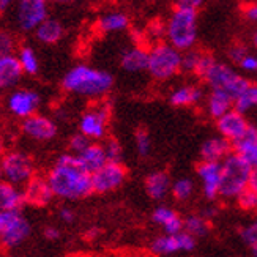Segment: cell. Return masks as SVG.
Instances as JSON below:
<instances>
[{
	"mask_svg": "<svg viewBox=\"0 0 257 257\" xmlns=\"http://www.w3.org/2000/svg\"><path fill=\"white\" fill-rule=\"evenodd\" d=\"M238 66L246 73H257V55L248 52L244 55V59L238 63Z\"/></svg>",
	"mask_w": 257,
	"mask_h": 257,
	"instance_id": "obj_41",
	"label": "cell"
},
{
	"mask_svg": "<svg viewBox=\"0 0 257 257\" xmlns=\"http://www.w3.org/2000/svg\"><path fill=\"white\" fill-rule=\"evenodd\" d=\"M202 79L207 82L211 90H222L229 93L233 99L249 85V81L244 76H241L235 68L218 60L210 65V68L205 71Z\"/></svg>",
	"mask_w": 257,
	"mask_h": 257,
	"instance_id": "obj_6",
	"label": "cell"
},
{
	"mask_svg": "<svg viewBox=\"0 0 257 257\" xmlns=\"http://www.w3.org/2000/svg\"><path fill=\"white\" fill-rule=\"evenodd\" d=\"M16 49V40L8 30H0V55L13 54Z\"/></svg>",
	"mask_w": 257,
	"mask_h": 257,
	"instance_id": "obj_37",
	"label": "cell"
},
{
	"mask_svg": "<svg viewBox=\"0 0 257 257\" xmlns=\"http://www.w3.org/2000/svg\"><path fill=\"white\" fill-rule=\"evenodd\" d=\"M222 166L219 161H204L197 167V177L202 185V191L208 200L219 197Z\"/></svg>",
	"mask_w": 257,
	"mask_h": 257,
	"instance_id": "obj_15",
	"label": "cell"
},
{
	"mask_svg": "<svg viewBox=\"0 0 257 257\" xmlns=\"http://www.w3.org/2000/svg\"><path fill=\"white\" fill-rule=\"evenodd\" d=\"M92 139L90 138H87L85 134H82L81 131L74 134V136L70 139V152L77 155V153H81L82 150H85L88 145H90Z\"/></svg>",
	"mask_w": 257,
	"mask_h": 257,
	"instance_id": "obj_39",
	"label": "cell"
},
{
	"mask_svg": "<svg viewBox=\"0 0 257 257\" xmlns=\"http://www.w3.org/2000/svg\"><path fill=\"white\" fill-rule=\"evenodd\" d=\"M202 98H204L202 88L197 85L186 84V85H180L174 88V92L169 96V101L175 107H186V106H194L200 103Z\"/></svg>",
	"mask_w": 257,
	"mask_h": 257,
	"instance_id": "obj_22",
	"label": "cell"
},
{
	"mask_svg": "<svg viewBox=\"0 0 257 257\" xmlns=\"http://www.w3.org/2000/svg\"><path fill=\"white\" fill-rule=\"evenodd\" d=\"M200 55H202V52H194L193 49L185 51V54L182 55V70L186 73H196Z\"/></svg>",
	"mask_w": 257,
	"mask_h": 257,
	"instance_id": "obj_35",
	"label": "cell"
},
{
	"mask_svg": "<svg viewBox=\"0 0 257 257\" xmlns=\"http://www.w3.org/2000/svg\"><path fill=\"white\" fill-rule=\"evenodd\" d=\"M26 204L33 207H46L55 197L46 177L33 175L30 180L22 186Z\"/></svg>",
	"mask_w": 257,
	"mask_h": 257,
	"instance_id": "obj_16",
	"label": "cell"
},
{
	"mask_svg": "<svg viewBox=\"0 0 257 257\" xmlns=\"http://www.w3.org/2000/svg\"><path fill=\"white\" fill-rule=\"evenodd\" d=\"M16 57L21 63V68L24 71V74L35 76L40 71V59L33 48H30V46L19 48Z\"/></svg>",
	"mask_w": 257,
	"mask_h": 257,
	"instance_id": "obj_31",
	"label": "cell"
},
{
	"mask_svg": "<svg viewBox=\"0 0 257 257\" xmlns=\"http://www.w3.org/2000/svg\"><path fill=\"white\" fill-rule=\"evenodd\" d=\"M235 200L243 211H249V213L257 211V191L254 188L248 186L243 193H240V196Z\"/></svg>",
	"mask_w": 257,
	"mask_h": 257,
	"instance_id": "obj_34",
	"label": "cell"
},
{
	"mask_svg": "<svg viewBox=\"0 0 257 257\" xmlns=\"http://www.w3.org/2000/svg\"><path fill=\"white\" fill-rule=\"evenodd\" d=\"M204 5V0H175V8L189 10V11H197Z\"/></svg>",
	"mask_w": 257,
	"mask_h": 257,
	"instance_id": "obj_43",
	"label": "cell"
},
{
	"mask_svg": "<svg viewBox=\"0 0 257 257\" xmlns=\"http://www.w3.org/2000/svg\"><path fill=\"white\" fill-rule=\"evenodd\" d=\"M26 204L22 189L7 180H0V210H15Z\"/></svg>",
	"mask_w": 257,
	"mask_h": 257,
	"instance_id": "obj_27",
	"label": "cell"
},
{
	"mask_svg": "<svg viewBox=\"0 0 257 257\" xmlns=\"http://www.w3.org/2000/svg\"><path fill=\"white\" fill-rule=\"evenodd\" d=\"M246 54H248V49L246 48L241 46V44H235V46H232L229 49V59H230V62L238 65L244 59V55H246Z\"/></svg>",
	"mask_w": 257,
	"mask_h": 257,
	"instance_id": "obj_42",
	"label": "cell"
},
{
	"mask_svg": "<svg viewBox=\"0 0 257 257\" xmlns=\"http://www.w3.org/2000/svg\"><path fill=\"white\" fill-rule=\"evenodd\" d=\"M252 254H254V255H257V248H255V249H252Z\"/></svg>",
	"mask_w": 257,
	"mask_h": 257,
	"instance_id": "obj_52",
	"label": "cell"
},
{
	"mask_svg": "<svg viewBox=\"0 0 257 257\" xmlns=\"http://www.w3.org/2000/svg\"><path fill=\"white\" fill-rule=\"evenodd\" d=\"M249 121L243 112L237 110L235 107L230 109L229 112H226L222 117L216 120V128L219 131L221 136H224L230 142L237 141L241 134L249 128Z\"/></svg>",
	"mask_w": 257,
	"mask_h": 257,
	"instance_id": "obj_17",
	"label": "cell"
},
{
	"mask_svg": "<svg viewBox=\"0 0 257 257\" xmlns=\"http://www.w3.org/2000/svg\"><path fill=\"white\" fill-rule=\"evenodd\" d=\"M41 96L32 88H15L7 98V110L15 118L24 120L38 112Z\"/></svg>",
	"mask_w": 257,
	"mask_h": 257,
	"instance_id": "obj_12",
	"label": "cell"
},
{
	"mask_svg": "<svg viewBox=\"0 0 257 257\" xmlns=\"http://www.w3.org/2000/svg\"><path fill=\"white\" fill-rule=\"evenodd\" d=\"M30 222L21 208L0 210V248L11 251L19 248L30 237Z\"/></svg>",
	"mask_w": 257,
	"mask_h": 257,
	"instance_id": "obj_7",
	"label": "cell"
},
{
	"mask_svg": "<svg viewBox=\"0 0 257 257\" xmlns=\"http://www.w3.org/2000/svg\"><path fill=\"white\" fill-rule=\"evenodd\" d=\"M103 145H104V150H106V155H107V161H120L121 160V155H123V149H121V145H120L118 141L109 139Z\"/></svg>",
	"mask_w": 257,
	"mask_h": 257,
	"instance_id": "obj_40",
	"label": "cell"
},
{
	"mask_svg": "<svg viewBox=\"0 0 257 257\" xmlns=\"http://www.w3.org/2000/svg\"><path fill=\"white\" fill-rule=\"evenodd\" d=\"M149 65V51L141 46L128 48L121 54V68L128 73H141L147 70Z\"/></svg>",
	"mask_w": 257,
	"mask_h": 257,
	"instance_id": "obj_24",
	"label": "cell"
},
{
	"mask_svg": "<svg viewBox=\"0 0 257 257\" xmlns=\"http://www.w3.org/2000/svg\"><path fill=\"white\" fill-rule=\"evenodd\" d=\"M196 248V238L188 232L164 233L152 241V252L156 255H174L177 252H191Z\"/></svg>",
	"mask_w": 257,
	"mask_h": 257,
	"instance_id": "obj_13",
	"label": "cell"
},
{
	"mask_svg": "<svg viewBox=\"0 0 257 257\" xmlns=\"http://www.w3.org/2000/svg\"><path fill=\"white\" fill-rule=\"evenodd\" d=\"M130 26V18L123 11H107L98 21V29L103 33H118L126 30Z\"/></svg>",
	"mask_w": 257,
	"mask_h": 257,
	"instance_id": "obj_29",
	"label": "cell"
},
{
	"mask_svg": "<svg viewBox=\"0 0 257 257\" xmlns=\"http://www.w3.org/2000/svg\"><path fill=\"white\" fill-rule=\"evenodd\" d=\"M244 16H246L249 21L257 22V2L246 7V10H244Z\"/></svg>",
	"mask_w": 257,
	"mask_h": 257,
	"instance_id": "obj_46",
	"label": "cell"
},
{
	"mask_svg": "<svg viewBox=\"0 0 257 257\" xmlns=\"http://www.w3.org/2000/svg\"><path fill=\"white\" fill-rule=\"evenodd\" d=\"M171 178L166 172H152L145 178V191L155 200H163L171 191Z\"/></svg>",
	"mask_w": 257,
	"mask_h": 257,
	"instance_id": "obj_25",
	"label": "cell"
},
{
	"mask_svg": "<svg viewBox=\"0 0 257 257\" xmlns=\"http://www.w3.org/2000/svg\"><path fill=\"white\" fill-rule=\"evenodd\" d=\"M59 218H60V221L65 222V224H71V222H74V219H76V213L70 207H62L59 210Z\"/></svg>",
	"mask_w": 257,
	"mask_h": 257,
	"instance_id": "obj_44",
	"label": "cell"
},
{
	"mask_svg": "<svg viewBox=\"0 0 257 257\" xmlns=\"http://www.w3.org/2000/svg\"><path fill=\"white\" fill-rule=\"evenodd\" d=\"M46 178L54 196L62 200H79L93 193L92 174L74 153L60 155L48 171Z\"/></svg>",
	"mask_w": 257,
	"mask_h": 257,
	"instance_id": "obj_1",
	"label": "cell"
},
{
	"mask_svg": "<svg viewBox=\"0 0 257 257\" xmlns=\"http://www.w3.org/2000/svg\"><path fill=\"white\" fill-rule=\"evenodd\" d=\"M136 150L141 156H147L150 153V149H152V142H150V136L147 134V131L144 130H139L136 133Z\"/></svg>",
	"mask_w": 257,
	"mask_h": 257,
	"instance_id": "obj_38",
	"label": "cell"
},
{
	"mask_svg": "<svg viewBox=\"0 0 257 257\" xmlns=\"http://www.w3.org/2000/svg\"><path fill=\"white\" fill-rule=\"evenodd\" d=\"M183 230L188 232L189 235H193L196 240L204 238L208 235L210 232V224L208 219L204 215H191L186 219H183Z\"/></svg>",
	"mask_w": 257,
	"mask_h": 257,
	"instance_id": "obj_32",
	"label": "cell"
},
{
	"mask_svg": "<svg viewBox=\"0 0 257 257\" xmlns=\"http://www.w3.org/2000/svg\"><path fill=\"white\" fill-rule=\"evenodd\" d=\"M254 43H255V46H257V30H255V33H254Z\"/></svg>",
	"mask_w": 257,
	"mask_h": 257,
	"instance_id": "obj_51",
	"label": "cell"
},
{
	"mask_svg": "<svg viewBox=\"0 0 257 257\" xmlns=\"http://www.w3.org/2000/svg\"><path fill=\"white\" fill-rule=\"evenodd\" d=\"M240 235H241V240L244 241V244H246L251 251L257 248V219L249 222L246 227H243Z\"/></svg>",
	"mask_w": 257,
	"mask_h": 257,
	"instance_id": "obj_36",
	"label": "cell"
},
{
	"mask_svg": "<svg viewBox=\"0 0 257 257\" xmlns=\"http://www.w3.org/2000/svg\"><path fill=\"white\" fill-rule=\"evenodd\" d=\"M18 0H0V11H7L13 5H16Z\"/></svg>",
	"mask_w": 257,
	"mask_h": 257,
	"instance_id": "obj_47",
	"label": "cell"
},
{
	"mask_svg": "<svg viewBox=\"0 0 257 257\" xmlns=\"http://www.w3.org/2000/svg\"><path fill=\"white\" fill-rule=\"evenodd\" d=\"M35 38L43 44H55L63 37V26L57 19L46 18L41 24L35 29Z\"/></svg>",
	"mask_w": 257,
	"mask_h": 257,
	"instance_id": "obj_28",
	"label": "cell"
},
{
	"mask_svg": "<svg viewBox=\"0 0 257 257\" xmlns=\"http://www.w3.org/2000/svg\"><path fill=\"white\" fill-rule=\"evenodd\" d=\"M21 63L15 54L0 55V90H10L15 88L22 79Z\"/></svg>",
	"mask_w": 257,
	"mask_h": 257,
	"instance_id": "obj_18",
	"label": "cell"
},
{
	"mask_svg": "<svg viewBox=\"0 0 257 257\" xmlns=\"http://www.w3.org/2000/svg\"><path fill=\"white\" fill-rule=\"evenodd\" d=\"M44 237L51 241H57L60 238V230L57 227H46L44 229Z\"/></svg>",
	"mask_w": 257,
	"mask_h": 257,
	"instance_id": "obj_45",
	"label": "cell"
},
{
	"mask_svg": "<svg viewBox=\"0 0 257 257\" xmlns=\"http://www.w3.org/2000/svg\"><path fill=\"white\" fill-rule=\"evenodd\" d=\"M233 152L246 160L252 167H257V126L249 125L241 136L232 142Z\"/></svg>",
	"mask_w": 257,
	"mask_h": 257,
	"instance_id": "obj_19",
	"label": "cell"
},
{
	"mask_svg": "<svg viewBox=\"0 0 257 257\" xmlns=\"http://www.w3.org/2000/svg\"><path fill=\"white\" fill-rule=\"evenodd\" d=\"M233 152L232 142L224 136H215L207 139L200 147V156L204 161H222Z\"/></svg>",
	"mask_w": 257,
	"mask_h": 257,
	"instance_id": "obj_20",
	"label": "cell"
},
{
	"mask_svg": "<svg viewBox=\"0 0 257 257\" xmlns=\"http://www.w3.org/2000/svg\"><path fill=\"white\" fill-rule=\"evenodd\" d=\"M0 180H4V172H2V166H0Z\"/></svg>",
	"mask_w": 257,
	"mask_h": 257,
	"instance_id": "obj_50",
	"label": "cell"
},
{
	"mask_svg": "<svg viewBox=\"0 0 257 257\" xmlns=\"http://www.w3.org/2000/svg\"><path fill=\"white\" fill-rule=\"evenodd\" d=\"M182 70V51L169 43H158L149 51L147 71L158 81H167Z\"/></svg>",
	"mask_w": 257,
	"mask_h": 257,
	"instance_id": "obj_5",
	"label": "cell"
},
{
	"mask_svg": "<svg viewBox=\"0 0 257 257\" xmlns=\"http://www.w3.org/2000/svg\"><path fill=\"white\" fill-rule=\"evenodd\" d=\"M126 180V169L120 161H107L92 174L93 193L106 194L118 189Z\"/></svg>",
	"mask_w": 257,
	"mask_h": 257,
	"instance_id": "obj_10",
	"label": "cell"
},
{
	"mask_svg": "<svg viewBox=\"0 0 257 257\" xmlns=\"http://www.w3.org/2000/svg\"><path fill=\"white\" fill-rule=\"evenodd\" d=\"M166 27V40L178 51H189L197 41V11L175 8Z\"/></svg>",
	"mask_w": 257,
	"mask_h": 257,
	"instance_id": "obj_4",
	"label": "cell"
},
{
	"mask_svg": "<svg viewBox=\"0 0 257 257\" xmlns=\"http://www.w3.org/2000/svg\"><path fill=\"white\" fill-rule=\"evenodd\" d=\"M152 219L164 233H177L183 230V218L169 207H158L153 210Z\"/></svg>",
	"mask_w": 257,
	"mask_h": 257,
	"instance_id": "obj_21",
	"label": "cell"
},
{
	"mask_svg": "<svg viewBox=\"0 0 257 257\" xmlns=\"http://www.w3.org/2000/svg\"><path fill=\"white\" fill-rule=\"evenodd\" d=\"M171 193L177 200H188L194 194V183L191 178L183 177L175 180L171 186Z\"/></svg>",
	"mask_w": 257,
	"mask_h": 257,
	"instance_id": "obj_33",
	"label": "cell"
},
{
	"mask_svg": "<svg viewBox=\"0 0 257 257\" xmlns=\"http://www.w3.org/2000/svg\"><path fill=\"white\" fill-rule=\"evenodd\" d=\"M62 85L71 95L99 99L112 90L114 77L110 73L93 68V66L76 65L65 74Z\"/></svg>",
	"mask_w": 257,
	"mask_h": 257,
	"instance_id": "obj_2",
	"label": "cell"
},
{
	"mask_svg": "<svg viewBox=\"0 0 257 257\" xmlns=\"http://www.w3.org/2000/svg\"><path fill=\"white\" fill-rule=\"evenodd\" d=\"M57 2H63V4H68V2H74V0H57Z\"/></svg>",
	"mask_w": 257,
	"mask_h": 257,
	"instance_id": "obj_49",
	"label": "cell"
},
{
	"mask_svg": "<svg viewBox=\"0 0 257 257\" xmlns=\"http://www.w3.org/2000/svg\"><path fill=\"white\" fill-rule=\"evenodd\" d=\"M109 118H110V109L106 103L93 104L81 115L79 131L85 134L87 138H90L92 141L104 139L107 134Z\"/></svg>",
	"mask_w": 257,
	"mask_h": 257,
	"instance_id": "obj_9",
	"label": "cell"
},
{
	"mask_svg": "<svg viewBox=\"0 0 257 257\" xmlns=\"http://www.w3.org/2000/svg\"><path fill=\"white\" fill-rule=\"evenodd\" d=\"M21 130L29 139L38 141V142H48L55 138L57 134V125L54 123V120L41 115V114H33L24 120H21Z\"/></svg>",
	"mask_w": 257,
	"mask_h": 257,
	"instance_id": "obj_14",
	"label": "cell"
},
{
	"mask_svg": "<svg viewBox=\"0 0 257 257\" xmlns=\"http://www.w3.org/2000/svg\"><path fill=\"white\" fill-rule=\"evenodd\" d=\"M233 107L240 110V112H243L244 115L257 110V84L249 82V85L235 98Z\"/></svg>",
	"mask_w": 257,
	"mask_h": 257,
	"instance_id": "obj_30",
	"label": "cell"
},
{
	"mask_svg": "<svg viewBox=\"0 0 257 257\" xmlns=\"http://www.w3.org/2000/svg\"><path fill=\"white\" fill-rule=\"evenodd\" d=\"M7 153V144H5V139L0 136V160H2V156Z\"/></svg>",
	"mask_w": 257,
	"mask_h": 257,
	"instance_id": "obj_48",
	"label": "cell"
},
{
	"mask_svg": "<svg viewBox=\"0 0 257 257\" xmlns=\"http://www.w3.org/2000/svg\"><path fill=\"white\" fill-rule=\"evenodd\" d=\"M48 18L46 0H18L15 22L21 32H35V29Z\"/></svg>",
	"mask_w": 257,
	"mask_h": 257,
	"instance_id": "obj_11",
	"label": "cell"
},
{
	"mask_svg": "<svg viewBox=\"0 0 257 257\" xmlns=\"http://www.w3.org/2000/svg\"><path fill=\"white\" fill-rule=\"evenodd\" d=\"M221 188L219 196L226 200L237 199L251 185V177L254 167L237 153L232 152L221 161Z\"/></svg>",
	"mask_w": 257,
	"mask_h": 257,
	"instance_id": "obj_3",
	"label": "cell"
},
{
	"mask_svg": "<svg viewBox=\"0 0 257 257\" xmlns=\"http://www.w3.org/2000/svg\"><path fill=\"white\" fill-rule=\"evenodd\" d=\"M76 156H77V160H79V163L90 174H93L96 169H99L103 164L107 163V155L104 150V145H101V144L90 142V145H88L85 150L77 153Z\"/></svg>",
	"mask_w": 257,
	"mask_h": 257,
	"instance_id": "obj_23",
	"label": "cell"
},
{
	"mask_svg": "<svg viewBox=\"0 0 257 257\" xmlns=\"http://www.w3.org/2000/svg\"><path fill=\"white\" fill-rule=\"evenodd\" d=\"M4 172V180L13 183L19 188L24 186L30 178L35 175V164L33 160L21 150L7 152L0 160Z\"/></svg>",
	"mask_w": 257,
	"mask_h": 257,
	"instance_id": "obj_8",
	"label": "cell"
},
{
	"mask_svg": "<svg viewBox=\"0 0 257 257\" xmlns=\"http://www.w3.org/2000/svg\"><path fill=\"white\" fill-rule=\"evenodd\" d=\"M233 103H235V99L229 93L222 90H211L207 99V112L211 118L218 120L230 109H233Z\"/></svg>",
	"mask_w": 257,
	"mask_h": 257,
	"instance_id": "obj_26",
	"label": "cell"
}]
</instances>
